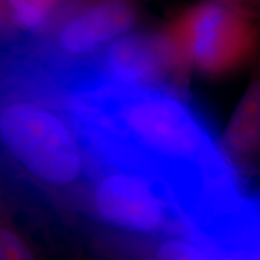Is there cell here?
<instances>
[{
	"instance_id": "cell-1",
	"label": "cell",
	"mask_w": 260,
	"mask_h": 260,
	"mask_svg": "<svg viewBox=\"0 0 260 260\" xmlns=\"http://www.w3.org/2000/svg\"><path fill=\"white\" fill-rule=\"evenodd\" d=\"M63 84L93 161L129 165L159 177L200 232L223 225L245 209L249 198L182 93L122 86L84 73Z\"/></svg>"
},
{
	"instance_id": "cell-2",
	"label": "cell",
	"mask_w": 260,
	"mask_h": 260,
	"mask_svg": "<svg viewBox=\"0 0 260 260\" xmlns=\"http://www.w3.org/2000/svg\"><path fill=\"white\" fill-rule=\"evenodd\" d=\"M92 174L59 74L21 39L0 41V198L60 199Z\"/></svg>"
},
{
	"instance_id": "cell-3",
	"label": "cell",
	"mask_w": 260,
	"mask_h": 260,
	"mask_svg": "<svg viewBox=\"0 0 260 260\" xmlns=\"http://www.w3.org/2000/svg\"><path fill=\"white\" fill-rule=\"evenodd\" d=\"M86 195L93 216L123 234L157 239L195 233L168 184L142 169L93 161Z\"/></svg>"
},
{
	"instance_id": "cell-4",
	"label": "cell",
	"mask_w": 260,
	"mask_h": 260,
	"mask_svg": "<svg viewBox=\"0 0 260 260\" xmlns=\"http://www.w3.org/2000/svg\"><path fill=\"white\" fill-rule=\"evenodd\" d=\"M256 18L258 11L204 0L177 14L164 29L188 69L216 77L236 70L255 51Z\"/></svg>"
},
{
	"instance_id": "cell-5",
	"label": "cell",
	"mask_w": 260,
	"mask_h": 260,
	"mask_svg": "<svg viewBox=\"0 0 260 260\" xmlns=\"http://www.w3.org/2000/svg\"><path fill=\"white\" fill-rule=\"evenodd\" d=\"M139 19L140 0H71L46 34L23 40L58 67H77L133 30Z\"/></svg>"
},
{
	"instance_id": "cell-6",
	"label": "cell",
	"mask_w": 260,
	"mask_h": 260,
	"mask_svg": "<svg viewBox=\"0 0 260 260\" xmlns=\"http://www.w3.org/2000/svg\"><path fill=\"white\" fill-rule=\"evenodd\" d=\"M81 68L105 82L177 93H183L190 71L165 29L125 32Z\"/></svg>"
},
{
	"instance_id": "cell-7",
	"label": "cell",
	"mask_w": 260,
	"mask_h": 260,
	"mask_svg": "<svg viewBox=\"0 0 260 260\" xmlns=\"http://www.w3.org/2000/svg\"><path fill=\"white\" fill-rule=\"evenodd\" d=\"M260 87L254 81L240 100L223 136V149L228 157L245 161L259 149Z\"/></svg>"
},
{
	"instance_id": "cell-8",
	"label": "cell",
	"mask_w": 260,
	"mask_h": 260,
	"mask_svg": "<svg viewBox=\"0 0 260 260\" xmlns=\"http://www.w3.org/2000/svg\"><path fill=\"white\" fill-rule=\"evenodd\" d=\"M15 38L37 39L56 23L71 0H3Z\"/></svg>"
},
{
	"instance_id": "cell-9",
	"label": "cell",
	"mask_w": 260,
	"mask_h": 260,
	"mask_svg": "<svg viewBox=\"0 0 260 260\" xmlns=\"http://www.w3.org/2000/svg\"><path fill=\"white\" fill-rule=\"evenodd\" d=\"M213 243L197 233L157 237L151 260H218Z\"/></svg>"
},
{
	"instance_id": "cell-10",
	"label": "cell",
	"mask_w": 260,
	"mask_h": 260,
	"mask_svg": "<svg viewBox=\"0 0 260 260\" xmlns=\"http://www.w3.org/2000/svg\"><path fill=\"white\" fill-rule=\"evenodd\" d=\"M0 260H41L30 241L17 228L0 219Z\"/></svg>"
},
{
	"instance_id": "cell-11",
	"label": "cell",
	"mask_w": 260,
	"mask_h": 260,
	"mask_svg": "<svg viewBox=\"0 0 260 260\" xmlns=\"http://www.w3.org/2000/svg\"><path fill=\"white\" fill-rule=\"evenodd\" d=\"M12 38H15V35L10 25L8 15H6L4 2L0 0V41L10 40Z\"/></svg>"
},
{
	"instance_id": "cell-12",
	"label": "cell",
	"mask_w": 260,
	"mask_h": 260,
	"mask_svg": "<svg viewBox=\"0 0 260 260\" xmlns=\"http://www.w3.org/2000/svg\"><path fill=\"white\" fill-rule=\"evenodd\" d=\"M223 2L232 3V4L242 6V8L252 10V11H258V0H223Z\"/></svg>"
}]
</instances>
